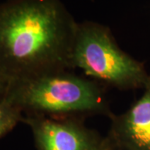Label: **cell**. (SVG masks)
I'll return each instance as SVG.
<instances>
[{"instance_id":"obj_5","label":"cell","mask_w":150,"mask_h":150,"mask_svg":"<svg viewBox=\"0 0 150 150\" xmlns=\"http://www.w3.org/2000/svg\"><path fill=\"white\" fill-rule=\"evenodd\" d=\"M143 90L127 111L109 115L105 135L108 150H150V74Z\"/></svg>"},{"instance_id":"obj_4","label":"cell","mask_w":150,"mask_h":150,"mask_svg":"<svg viewBox=\"0 0 150 150\" xmlns=\"http://www.w3.org/2000/svg\"><path fill=\"white\" fill-rule=\"evenodd\" d=\"M37 150H108L105 136L87 127L84 118L23 115Z\"/></svg>"},{"instance_id":"obj_7","label":"cell","mask_w":150,"mask_h":150,"mask_svg":"<svg viewBox=\"0 0 150 150\" xmlns=\"http://www.w3.org/2000/svg\"><path fill=\"white\" fill-rule=\"evenodd\" d=\"M10 85V81L8 80L4 76L0 74V102L6 98Z\"/></svg>"},{"instance_id":"obj_3","label":"cell","mask_w":150,"mask_h":150,"mask_svg":"<svg viewBox=\"0 0 150 150\" xmlns=\"http://www.w3.org/2000/svg\"><path fill=\"white\" fill-rule=\"evenodd\" d=\"M71 67L83 70L103 85L119 90L143 88L149 75L144 63L118 46L109 28L93 21L78 24Z\"/></svg>"},{"instance_id":"obj_2","label":"cell","mask_w":150,"mask_h":150,"mask_svg":"<svg viewBox=\"0 0 150 150\" xmlns=\"http://www.w3.org/2000/svg\"><path fill=\"white\" fill-rule=\"evenodd\" d=\"M6 98L23 115L85 118L112 113L103 84L70 70L12 83Z\"/></svg>"},{"instance_id":"obj_6","label":"cell","mask_w":150,"mask_h":150,"mask_svg":"<svg viewBox=\"0 0 150 150\" xmlns=\"http://www.w3.org/2000/svg\"><path fill=\"white\" fill-rule=\"evenodd\" d=\"M23 113L22 110L7 98L0 102V139L22 122Z\"/></svg>"},{"instance_id":"obj_8","label":"cell","mask_w":150,"mask_h":150,"mask_svg":"<svg viewBox=\"0 0 150 150\" xmlns=\"http://www.w3.org/2000/svg\"><path fill=\"white\" fill-rule=\"evenodd\" d=\"M0 1H1V0H0Z\"/></svg>"},{"instance_id":"obj_1","label":"cell","mask_w":150,"mask_h":150,"mask_svg":"<svg viewBox=\"0 0 150 150\" xmlns=\"http://www.w3.org/2000/svg\"><path fill=\"white\" fill-rule=\"evenodd\" d=\"M78 24L61 0H1L0 74L12 83L71 70Z\"/></svg>"}]
</instances>
